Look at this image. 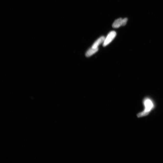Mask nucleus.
<instances>
[{"label": "nucleus", "mask_w": 163, "mask_h": 163, "mask_svg": "<svg viewBox=\"0 0 163 163\" xmlns=\"http://www.w3.org/2000/svg\"><path fill=\"white\" fill-rule=\"evenodd\" d=\"M145 109L142 112L139 113L137 114L138 118H141L148 115L150 111L154 108V104L151 99L149 98L145 99L143 101Z\"/></svg>", "instance_id": "obj_1"}, {"label": "nucleus", "mask_w": 163, "mask_h": 163, "mask_svg": "<svg viewBox=\"0 0 163 163\" xmlns=\"http://www.w3.org/2000/svg\"><path fill=\"white\" fill-rule=\"evenodd\" d=\"M116 35V33L115 31H112L110 32L106 39H105L103 46H105L109 44L114 39Z\"/></svg>", "instance_id": "obj_2"}, {"label": "nucleus", "mask_w": 163, "mask_h": 163, "mask_svg": "<svg viewBox=\"0 0 163 163\" xmlns=\"http://www.w3.org/2000/svg\"><path fill=\"white\" fill-rule=\"evenodd\" d=\"M123 19L121 18L116 19L113 23L112 27L115 28H117L121 26H123Z\"/></svg>", "instance_id": "obj_3"}, {"label": "nucleus", "mask_w": 163, "mask_h": 163, "mask_svg": "<svg viewBox=\"0 0 163 163\" xmlns=\"http://www.w3.org/2000/svg\"><path fill=\"white\" fill-rule=\"evenodd\" d=\"M105 39V38L104 37H101L99 39H98L95 42L91 48H98V46H99L100 44L103 42H104Z\"/></svg>", "instance_id": "obj_4"}, {"label": "nucleus", "mask_w": 163, "mask_h": 163, "mask_svg": "<svg viewBox=\"0 0 163 163\" xmlns=\"http://www.w3.org/2000/svg\"><path fill=\"white\" fill-rule=\"evenodd\" d=\"M98 51V48H91L87 51L86 54V57H90L95 53Z\"/></svg>", "instance_id": "obj_5"}, {"label": "nucleus", "mask_w": 163, "mask_h": 163, "mask_svg": "<svg viewBox=\"0 0 163 163\" xmlns=\"http://www.w3.org/2000/svg\"><path fill=\"white\" fill-rule=\"evenodd\" d=\"M128 19L127 18H125L123 19V26H125L127 23Z\"/></svg>", "instance_id": "obj_6"}]
</instances>
